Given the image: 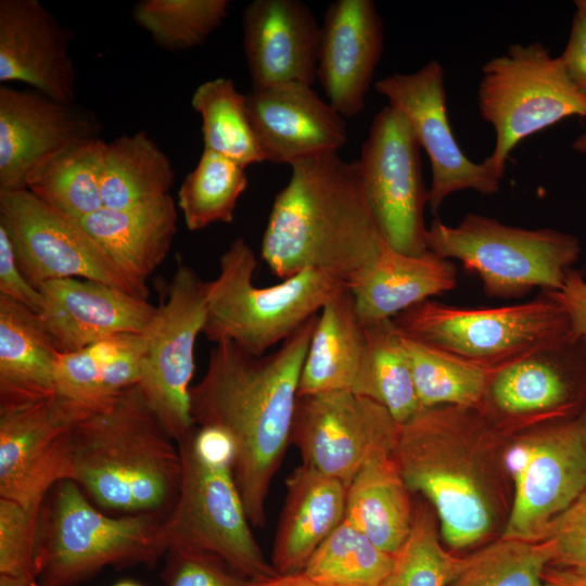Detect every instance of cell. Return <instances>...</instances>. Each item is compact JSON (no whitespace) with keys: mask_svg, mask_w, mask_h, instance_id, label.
Listing matches in <instances>:
<instances>
[{"mask_svg":"<svg viewBox=\"0 0 586 586\" xmlns=\"http://www.w3.org/2000/svg\"><path fill=\"white\" fill-rule=\"evenodd\" d=\"M115 586H139V585L130 581H124L116 584Z\"/></svg>","mask_w":586,"mask_h":586,"instance_id":"cell-53","label":"cell"},{"mask_svg":"<svg viewBox=\"0 0 586 586\" xmlns=\"http://www.w3.org/2000/svg\"><path fill=\"white\" fill-rule=\"evenodd\" d=\"M0 586H44V585H42L37 579L28 581V579H17V578L0 576Z\"/></svg>","mask_w":586,"mask_h":586,"instance_id":"cell-50","label":"cell"},{"mask_svg":"<svg viewBox=\"0 0 586 586\" xmlns=\"http://www.w3.org/2000/svg\"><path fill=\"white\" fill-rule=\"evenodd\" d=\"M505 463L514 495L502 537L540 542L586 492V429L578 418L555 421L513 442Z\"/></svg>","mask_w":586,"mask_h":586,"instance_id":"cell-12","label":"cell"},{"mask_svg":"<svg viewBox=\"0 0 586 586\" xmlns=\"http://www.w3.org/2000/svg\"><path fill=\"white\" fill-rule=\"evenodd\" d=\"M0 295L38 314L41 294L23 276L5 229L0 226Z\"/></svg>","mask_w":586,"mask_h":586,"instance_id":"cell-45","label":"cell"},{"mask_svg":"<svg viewBox=\"0 0 586 586\" xmlns=\"http://www.w3.org/2000/svg\"><path fill=\"white\" fill-rule=\"evenodd\" d=\"M257 259L243 238L219 257L218 276L206 281V315L202 333L215 343L229 341L243 352L264 356L284 341L347 286L331 272L308 269L281 283H253Z\"/></svg>","mask_w":586,"mask_h":586,"instance_id":"cell-7","label":"cell"},{"mask_svg":"<svg viewBox=\"0 0 586 586\" xmlns=\"http://www.w3.org/2000/svg\"><path fill=\"white\" fill-rule=\"evenodd\" d=\"M428 251L456 258L476 273L492 297H521L535 288L559 290L576 263V237L550 228L526 229L467 214L456 226L434 220L424 235Z\"/></svg>","mask_w":586,"mask_h":586,"instance_id":"cell-9","label":"cell"},{"mask_svg":"<svg viewBox=\"0 0 586 586\" xmlns=\"http://www.w3.org/2000/svg\"><path fill=\"white\" fill-rule=\"evenodd\" d=\"M246 111L265 161L275 164L337 152L347 141L344 117L303 82L252 90Z\"/></svg>","mask_w":586,"mask_h":586,"instance_id":"cell-19","label":"cell"},{"mask_svg":"<svg viewBox=\"0 0 586 586\" xmlns=\"http://www.w3.org/2000/svg\"><path fill=\"white\" fill-rule=\"evenodd\" d=\"M365 326L370 361L367 396L402 425L422 410L402 334L392 319Z\"/></svg>","mask_w":586,"mask_h":586,"instance_id":"cell-38","label":"cell"},{"mask_svg":"<svg viewBox=\"0 0 586 586\" xmlns=\"http://www.w3.org/2000/svg\"><path fill=\"white\" fill-rule=\"evenodd\" d=\"M548 586H586V573L573 570H555L545 574Z\"/></svg>","mask_w":586,"mask_h":586,"instance_id":"cell-48","label":"cell"},{"mask_svg":"<svg viewBox=\"0 0 586 586\" xmlns=\"http://www.w3.org/2000/svg\"><path fill=\"white\" fill-rule=\"evenodd\" d=\"M409 492L392 454L380 453L346 487L344 519L380 549L395 555L413 521Z\"/></svg>","mask_w":586,"mask_h":586,"instance_id":"cell-31","label":"cell"},{"mask_svg":"<svg viewBox=\"0 0 586 586\" xmlns=\"http://www.w3.org/2000/svg\"><path fill=\"white\" fill-rule=\"evenodd\" d=\"M41 506L0 498V576L37 579L35 556Z\"/></svg>","mask_w":586,"mask_h":586,"instance_id":"cell-42","label":"cell"},{"mask_svg":"<svg viewBox=\"0 0 586 586\" xmlns=\"http://www.w3.org/2000/svg\"><path fill=\"white\" fill-rule=\"evenodd\" d=\"M399 424L379 402L353 392L297 396L291 443L303 464L347 487L380 453L393 454Z\"/></svg>","mask_w":586,"mask_h":586,"instance_id":"cell-15","label":"cell"},{"mask_svg":"<svg viewBox=\"0 0 586 586\" xmlns=\"http://www.w3.org/2000/svg\"><path fill=\"white\" fill-rule=\"evenodd\" d=\"M463 559L450 556L441 545L436 522L426 506L413 512L410 533L394 555L392 571L382 586H448Z\"/></svg>","mask_w":586,"mask_h":586,"instance_id":"cell-41","label":"cell"},{"mask_svg":"<svg viewBox=\"0 0 586 586\" xmlns=\"http://www.w3.org/2000/svg\"><path fill=\"white\" fill-rule=\"evenodd\" d=\"M410 125L426 152L432 170L428 205L435 213L450 194L474 190L483 195L498 192L501 179L485 161L474 163L456 141L446 112L444 68L435 60L415 73H396L374 84Z\"/></svg>","mask_w":586,"mask_h":586,"instance_id":"cell-16","label":"cell"},{"mask_svg":"<svg viewBox=\"0 0 586 586\" xmlns=\"http://www.w3.org/2000/svg\"><path fill=\"white\" fill-rule=\"evenodd\" d=\"M247 182L244 167L203 149L196 166L178 191L177 206L186 227L199 231L216 222H232L237 202Z\"/></svg>","mask_w":586,"mask_h":586,"instance_id":"cell-37","label":"cell"},{"mask_svg":"<svg viewBox=\"0 0 586 586\" xmlns=\"http://www.w3.org/2000/svg\"><path fill=\"white\" fill-rule=\"evenodd\" d=\"M285 487L270 563L278 574H294L343 521L346 487L303 463L289 474Z\"/></svg>","mask_w":586,"mask_h":586,"instance_id":"cell-27","label":"cell"},{"mask_svg":"<svg viewBox=\"0 0 586 586\" xmlns=\"http://www.w3.org/2000/svg\"><path fill=\"white\" fill-rule=\"evenodd\" d=\"M41 506L35 569L44 586H73L105 566H154L167 553L165 518L109 515L72 480L58 483Z\"/></svg>","mask_w":586,"mask_h":586,"instance_id":"cell-6","label":"cell"},{"mask_svg":"<svg viewBox=\"0 0 586 586\" xmlns=\"http://www.w3.org/2000/svg\"><path fill=\"white\" fill-rule=\"evenodd\" d=\"M0 226L26 280L38 288L54 279L99 281L148 300L149 289L129 279L82 226L27 189L0 191Z\"/></svg>","mask_w":586,"mask_h":586,"instance_id":"cell-13","label":"cell"},{"mask_svg":"<svg viewBox=\"0 0 586 586\" xmlns=\"http://www.w3.org/2000/svg\"><path fill=\"white\" fill-rule=\"evenodd\" d=\"M576 8L569 40L560 58L571 81L586 97V10Z\"/></svg>","mask_w":586,"mask_h":586,"instance_id":"cell-47","label":"cell"},{"mask_svg":"<svg viewBox=\"0 0 586 586\" xmlns=\"http://www.w3.org/2000/svg\"><path fill=\"white\" fill-rule=\"evenodd\" d=\"M392 320L403 334L487 368L577 342L563 308L544 292L526 303L494 308L426 300Z\"/></svg>","mask_w":586,"mask_h":586,"instance_id":"cell-8","label":"cell"},{"mask_svg":"<svg viewBox=\"0 0 586 586\" xmlns=\"http://www.w3.org/2000/svg\"><path fill=\"white\" fill-rule=\"evenodd\" d=\"M369 365L366 326L346 286L318 315L297 396L341 391L367 396Z\"/></svg>","mask_w":586,"mask_h":586,"instance_id":"cell-26","label":"cell"},{"mask_svg":"<svg viewBox=\"0 0 586 586\" xmlns=\"http://www.w3.org/2000/svg\"><path fill=\"white\" fill-rule=\"evenodd\" d=\"M482 426L474 409L425 408L399 426L392 454L409 491L433 505L441 535L454 548L479 542L492 526L491 501L463 449Z\"/></svg>","mask_w":586,"mask_h":586,"instance_id":"cell-5","label":"cell"},{"mask_svg":"<svg viewBox=\"0 0 586 586\" xmlns=\"http://www.w3.org/2000/svg\"><path fill=\"white\" fill-rule=\"evenodd\" d=\"M68 31L38 0L0 1V81H21L75 102L77 75Z\"/></svg>","mask_w":586,"mask_h":586,"instance_id":"cell-21","label":"cell"},{"mask_svg":"<svg viewBox=\"0 0 586 586\" xmlns=\"http://www.w3.org/2000/svg\"><path fill=\"white\" fill-rule=\"evenodd\" d=\"M165 586H252L220 558L202 552L170 550L165 555Z\"/></svg>","mask_w":586,"mask_h":586,"instance_id":"cell-43","label":"cell"},{"mask_svg":"<svg viewBox=\"0 0 586 586\" xmlns=\"http://www.w3.org/2000/svg\"><path fill=\"white\" fill-rule=\"evenodd\" d=\"M400 334L422 409L454 406L481 410L491 379L499 368L470 362Z\"/></svg>","mask_w":586,"mask_h":586,"instance_id":"cell-33","label":"cell"},{"mask_svg":"<svg viewBox=\"0 0 586 586\" xmlns=\"http://www.w3.org/2000/svg\"><path fill=\"white\" fill-rule=\"evenodd\" d=\"M75 423L54 397L0 407V498L41 506L71 480Z\"/></svg>","mask_w":586,"mask_h":586,"instance_id":"cell-18","label":"cell"},{"mask_svg":"<svg viewBox=\"0 0 586 586\" xmlns=\"http://www.w3.org/2000/svg\"><path fill=\"white\" fill-rule=\"evenodd\" d=\"M77 221L129 279L148 288V278L170 251L178 213L167 194L125 208L102 207Z\"/></svg>","mask_w":586,"mask_h":586,"instance_id":"cell-29","label":"cell"},{"mask_svg":"<svg viewBox=\"0 0 586 586\" xmlns=\"http://www.w3.org/2000/svg\"><path fill=\"white\" fill-rule=\"evenodd\" d=\"M575 5L586 10V0L575 1Z\"/></svg>","mask_w":586,"mask_h":586,"instance_id":"cell-54","label":"cell"},{"mask_svg":"<svg viewBox=\"0 0 586 586\" xmlns=\"http://www.w3.org/2000/svg\"><path fill=\"white\" fill-rule=\"evenodd\" d=\"M191 104L202 118L204 149L244 168L265 162L247 115L246 95L235 89L231 79L218 77L202 82Z\"/></svg>","mask_w":586,"mask_h":586,"instance_id":"cell-35","label":"cell"},{"mask_svg":"<svg viewBox=\"0 0 586 586\" xmlns=\"http://www.w3.org/2000/svg\"><path fill=\"white\" fill-rule=\"evenodd\" d=\"M181 474L177 442L137 385L73 425L71 480L101 509L166 518Z\"/></svg>","mask_w":586,"mask_h":586,"instance_id":"cell-3","label":"cell"},{"mask_svg":"<svg viewBox=\"0 0 586 586\" xmlns=\"http://www.w3.org/2000/svg\"><path fill=\"white\" fill-rule=\"evenodd\" d=\"M229 4L228 0H142L132 17L160 48L183 51L202 44L222 24Z\"/></svg>","mask_w":586,"mask_h":586,"instance_id":"cell-39","label":"cell"},{"mask_svg":"<svg viewBox=\"0 0 586 586\" xmlns=\"http://www.w3.org/2000/svg\"><path fill=\"white\" fill-rule=\"evenodd\" d=\"M420 144L406 118L391 105L373 118L358 160L366 192L383 239L395 250L426 251V190Z\"/></svg>","mask_w":586,"mask_h":586,"instance_id":"cell-14","label":"cell"},{"mask_svg":"<svg viewBox=\"0 0 586 586\" xmlns=\"http://www.w3.org/2000/svg\"><path fill=\"white\" fill-rule=\"evenodd\" d=\"M37 314L61 353L88 347L124 334H143L156 306L118 288L87 279H54L42 283Z\"/></svg>","mask_w":586,"mask_h":586,"instance_id":"cell-20","label":"cell"},{"mask_svg":"<svg viewBox=\"0 0 586 586\" xmlns=\"http://www.w3.org/2000/svg\"><path fill=\"white\" fill-rule=\"evenodd\" d=\"M551 563L546 540L504 538L463 559L450 586H548L545 566Z\"/></svg>","mask_w":586,"mask_h":586,"instance_id":"cell-40","label":"cell"},{"mask_svg":"<svg viewBox=\"0 0 586 586\" xmlns=\"http://www.w3.org/2000/svg\"><path fill=\"white\" fill-rule=\"evenodd\" d=\"M243 47L253 90L317 78L320 27L298 0H254L243 12Z\"/></svg>","mask_w":586,"mask_h":586,"instance_id":"cell-24","label":"cell"},{"mask_svg":"<svg viewBox=\"0 0 586 586\" xmlns=\"http://www.w3.org/2000/svg\"><path fill=\"white\" fill-rule=\"evenodd\" d=\"M206 315V281L177 258L166 298L143 333L140 378L143 399L178 442L194 426L190 387L194 347Z\"/></svg>","mask_w":586,"mask_h":586,"instance_id":"cell-11","label":"cell"},{"mask_svg":"<svg viewBox=\"0 0 586 586\" xmlns=\"http://www.w3.org/2000/svg\"><path fill=\"white\" fill-rule=\"evenodd\" d=\"M60 353L37 314L0 295V407L53 398Z\"/></svg>","mask_w":586,"mask_h":586,"instance_id":"cell-30","label":"cell"},{"mask_svg":"<svg viewBox=\"0 0 586 586\" xmlns=\"http://www.w3.org/2000/svg\"><path fill=\"white\" fill-rule=\"evenodd\" d=\"M481 116L496 133L484 161L502 180L510 152L524 138L572 115L586 116V97L571 81L560 56L538 41L508 48L482 66Z\"/></svg>","mask_w":586,"mask_h":586,"instance_id":"cell-10","label":"cell"},{"mask_svg":"<svg viewBox=\"0 0 586 586\" xmlns=\"http://www.w3.org/2000/svg\"><path fill=\"white\" fill-rule=\"evenodd\" d=\"M583 276H584V278L586 279V264H585V268H584Z\"/></svg>","mask_w":586,"mask_h":586,"instance_id":"cell-55","label":"cell"},{"mask_svg":"<svg viewBox=\"0 0 586 586\" xmlns=\"http://www.w3.org/2000/svg\"><path fill=\"white\" fill-rule=\"evenodd\" d=\"M544 293L563 308L575 340L586 348V279L583 273L570 269L559 290Z\"/></svg>","mask_w":586,"mask_h":586,"instance_id":"cell-46","label":"cell"},{"mask_svg":"<svg viewBox=\"0 0 586 586\" xmlns=\"http://www.w3.org/2000/svg\"><path fill=\"white\" fill-rule=\"evenodd\" d=\"M106 142L94 139L64 153L28 183L27 190L74 220L101 209V180Z\"/></svg>","mask_w":586,"mask_h":586,"instance_id":"cell-34","label":"cell"},{"mask_svg":"<svg viewBox=\"0 0 586 586\" xmlns=\"http://www.w3.org/2000/svg\"><path fill=\"white\" fill-rule=\"evenodd\" d=\"M143 345V334L124 333L60 353L54 398L76 422L107 408L138 384Z\"/></svg>","mask_w":586,"mask_h":586,"instance_id":"cell-28","label":"cell"},{"mask_svg":"<svg viewBox=\"0 0 586 586\" xmlns=\"http://www.w3.org/2000/svg\"><path fill=\"white\" fill-rule=\"evenodd\" d=\"M102 124L89 109L36 90L0 87V191L25 190L52 161L101 138Z\"/></svg>","mask_w":586,"mask_h":586,"instance_id":"cell-17","label":"cell"},{"mask_svg":"<svg viewBox=\"0 0 586 586\" xmlns=\"http://www.w3.org/2000/svg\"><path fill=\"white\" fill-rule=\"evenodd\" d=\"M291 168L263 234V260L282 280L316 269L348 281L377 257L384 240L358 160L331 152Z\"/></svg>","mask_w":586,"mask_h":586,"instance_id":"cell-2","label":"cell"},{"mask_svg":"<svg viewBox=\"0 0 586 586\" xmlns=\"http://www.w3.org/2000/svg\"><path fill=\"white\" fill-rule=\"evenodd\" d=\"M383 41V23L373 1L329 4L320 27L317 78L343 117H355L365 109Z\"/></svg>","mask_w":586,"mask_h":586,"instance_id":"cell-22","label":"cell"},{"mask_svg":"<svg viewBox=\"0 0 586 586\" xmlns=\"http://www.w3.org/2000/svg\"><path fill=\"white\" fill-rule=\"evenodd\" d=\"M393 564L394 555L343 519L302 572L320 586H382Z\"/></svg>","mask_w":586,"mask_h":586,"instance_id":"cell-36","label":"cell"},{"mask_svg":"<svg viewBox=\"0 0 586 586\" xmlns=\"http://www.w3.org/2000/svg\"><path fill=\"white\" fill-rule=\"evenodd\" d=\"M318 320L309 318L272 354L252 356L216 343L202 379L190 387L195 425L224 432L249 521L262 528L273 476L289 444L302 368Z\"/></svg>","mask_w":586,"mask_h":586,"instance_id":"cell-1","label":"cell"},{"mask_svg":"<svg viewBox=\"0 0 586 586\" xmlns=\"http://www.w3.org/2000/svg\"><path fill=\"white\" fill-rule=\"evenodd\" d=\"M449 259L431 251L408 255L383 240L377 257L347 281L364 324L392 319L408 308L455 288Z\"/></svg>","mask_w":586,"mask_h":586,"instance_id":"cell-25","label":"cell"},{"mask_svg":"<svg viewBox=\"0 0 586 586\" xmlns=\"http://www.w3.org/2000/svg\"><path fill=\"white\" fill-rule=\"evenodd\" d=\"M577 418L586 429V404H585L584 408L582 409V411H581V413L578 415ZM581 497H586V492Z\"/></svg>","mask_w":586,"mask_h":586,"instance_id":"cell-52","label":"cell"},{"mask_svg":"<svg viewBox=\"0 0 586 586\" xmlns=\"http://www.w3.org/2000/svg\"><path fill=\"white\" fill-rule=\"evenodd\" d=\"M543 540L549 544L551 563L586 573V497H579L559 515Z\"/></svg>","mask_w":586,"mask_h":586,"instance_id":"cell-44","label":"cell"},{"mask_svg":"<svg viewBox=\"0 0 586 586\" xmlns=\"http://www.w3.org/2000/svg\"><path fill=\"white\" fill-rule=\"evenodd\" d=\"M174 180L170 158L144 130L106 142L103 207L125 208L167 195Z\"/></svg>","mask_w":586,"mask_h":586,"instance_id":"cell-32","label":"cell"},{"mask_svg":"<svg viewBox=\"0 0 586 586\" xmlns=\"http://www.w3.org/2000/svg\"><path fill=\"white\" fill-rule=\"evenodd\" d=\"M177 445L182 474L176 504L164 520L167 551L216 556L251 581L278 575L252 533L229 437L195 425Z\"/></svg>","mask_w":586,"mask_h":586,"instance_id":"cell-4","label":"cell"},{"mask_svg":"<svg viewBox=\"0 0 586 586\" xmlns=\"http://www.w3.org/2000/svg\"><path fill=\"white\" fill-rule=\"evenodd\" d=\"M572 148L579 153H586V132L573 142Z\"/></svg>","mask_w":586,"mask_h":586,"instance_id":"cell-51","label":"cell"},{"mask_svg":"<svg viewBox=\"0 0 586 586\" xmlns=\"http://www.w3.org/2000/svg\"><path fill=\"white\" fill-rule=\"evenodd\" d=\"M485 402L507 419L577 418L586 404V348L574 342L499 368L483 405Z\"/></svg>","mask_w":586,"mask_h":586,"instance_id":"cell-23","label":"cell"},{"mask_svg":"<svg viewBox=\"0 0 586 586\" xmlns=\"http://www.w3.org/2000/svg\"><path fill=\"white\" fill-rule=\"evenodd\" d=\"M252 586H320L308 578L303 572L294 574H278L276 576L253 581Z\"/></svg>","mask_w":586,"mask_h":586,"instance_id":"cell-49","label":"cell"}]
</instances>
